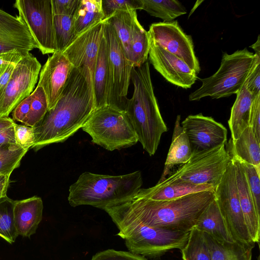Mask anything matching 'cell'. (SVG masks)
<instances>
[{"label": "cell", "mask_w": 260, "mask_h": 260, "mask_svg": "<svg viewBox=\"0 0 260 260\" xmlns=\"http://www.w3.org/2000/svg\"><path fill=\"white\" fill-rule=\"evenodd\" d=\"M10 175H0V199L7 196Z\"/></svg>", "instance_id": "bcb514c9"}, {"label": "cell", "mask_w": 260, "mask_h": 260, "mask_svg": "<svg viewBox=\"0 0 260 260\" xmlns=\"http://www.w3.org/2000/svg\"><path fill=\"white\" fill-rule=\"evenodd\" d=\"M80 0H51L53 15L74 16Z\"/></svg>", "instance_id": "b9f144b4"}, {"label": "cell", "mask_w": 260, "mask_h": 260, "mask_svg": "<svg viewBox=\"0 0 260 260\" xmlns=\"http://www.w3.org/2000/svg\"><path fill=\"white\" fill-rule=\"evenodd\" d=\"M226 144L192 153L187 162L166 179H179L193 184L207 185L215 188L220 182L230 159Z\"/></svg>", "instance_id": "ba28073f"}, {"label": "cell", "mask_w": 260, "mask_h": 260, "mask_svg": "<svg viewBox=\"0 0 260 260\" xmlns=\"http://www.w3.org/2000/svg\"><path fill=\"white\" fill-rule=\"evenodd\" d=\"M226 149L234 162L238 193L245 224L252 241L258 243L260 217L256 213L246 176L239 160L226 146Z\"/></svg>", "instance_id": "d6986e66"}, {"label": "cell", "mask_w": 260, "mask_h": 260, "mask_svg": "<svg viewBox=\"0 0 260 260\" xmlns=\"http://www.w3.org/2000/svg\"><path fill=\"white\" fill-rule=\"evenodd\" d=\"M28 150L17 144L8 143L0 147V175H10L18 168Z\"/></svg>", "instance_id": "836d02e7"}, {"label": "cell", "mask_w": 260, "mask_h": 260, "mask_svg": "<svg viewBox=\"0 0 260 260\" xmlns=\"http://www.w3.org/2000/svg\"><path fill=\"white\" fill-rule=\"evenodd\" d=\"M254 55V63L246 80L247 88L254 98L260 94V56Z\"/></svg>", "instance_id": "60d3db41"}, {"label": "cell", "mask_w": 260, "mask_h": 260, "mask_svg": "<svg viewBox=\"0 0 260 260\" xmlns=\"http://www.w3.org/2000/svg\"><path fill=\"white\" fill-rule=\"evenodd\" d=\"M35 48L38 45L20 17L0 9V57L25 55Z\"/></svg>", "instance_id": "2e32d148"}, {"label": "cell", "mask_w": 260, "mask_h": 260, "mask_svg": "<svg viewBox=\"0 0 260 260\" xmlns=\"http://www.w3.org/2000/svg\"><path fill=\"white\" fill-rule=\"evenodd\" d=\"M95 109L90 73L73 68L57 103L32 127L36 151L47 145L63 142L81 128Z\"/></svg>", "instance_id": "6da1fadb"}, {"label": "cell", "mask_w": 260, "mask_h": 260, "mask_svg": "<svg viewBox=\"0 0 260 260\" xmlns=\"http://www.w3.org/2000/svg\"><path fill=\"white\" fill-rule=\"evenodd\" d=\"M214 194L233 241L254 246L244 221L238 193L234 162L231 156L222 179L214 189Z\"/></svg>", "instance_id": "9c48e42d"}, {"label": "cell", "mask_w": 260, "mask_h": 260, "mask_svg": "<svg viewBox=\"0 0 260 260\" xmlns=\"http://www.w3.org/2000/svg\"><path fill=\"white\" fill-rule=\"evenodd\" d=\"M15 121L10 117H0V132L4 131L15 124Z\"/></svg>", "instance_id": "c3c4849f"}, {"label": "cell", "mask_w": 260, "mask_h": 260, "mask_svg": "<svg viewBox=\"0 0 260 260\" xmlns=\"http://www.w3.org/2000/svg\"><path fill=\"white\" fill-rule=\"evenodd\" d=\"M194 227L218 241L234 242L215 199L201 213Z\"/></svg>", "instance_id": "d4e9b609"}, {"label": "cell", "mask_w": 260, "mask_h": 260, "mask_svg": "<svg viewBox=\"0 0 260 260\" xmlns=\"http://www.w3.org/2000/svg\"><path fill=\"white\" fill-rule=\"evenodd\" d=\"M141 10L151 16L161 18L164 22L173 21L176 18L185 14V8L177 0H140Z\"/></svg>", "instance_id": "f546056e"}, {"label": "cell", "mask_w": 260, "mask_h": 260, "mask_svg": "<svg viewBox=\"0 0 260 260\" xmlns=\"http://www.w3.org/2000/svg\"><path fill=\"white\" fill-rule=\"evenodd\" d=\"M136 17H137L136 10L119 11L116 12L109 18L105 20L115 30L124 54L129 61L131 38L134 21Z\"/></svg>", "instance_id": "f1b7e54d"}, {"label": "cell", "mask_w": 260, "mask_h": 260, "mask_svg": "<svg viewBox=\"0 0 260 260\" xmlns=\"http://www.w3.org/2000/svg\"><path fill=\"white\" fill-rule=\"evenodd\" d=\"M14 7L43 54L57 51L51 0H16Z\"/></svg>", "instance_id": "30bf717a"}, {"label": "cell", "mask_w": 260, "mask_h": 260, "mask_svg": "<svg viewBox=\"0 0 260 260\" xmlns=\"http://www.w3.org/2000/svg\"><path fill=\"white\" fill-rule=\"evenodd\" d=\"M180 115H177L164 169L157 183L163 181L171 174V170L175 166L186 163L191 156L192 152L191 145L188 138L180 124Z\"/></svg>", "instance_id": "603a6c76"}, {"label": "cell", "mask_w": 260, "mask_h": 260, "mask_svg": "<svg viewBox=\"0 0 260 260\" xmlns=\"http://www.w3.org/2000/svg\"><path fill=\"white\" fill-rule=\"evenodd\" d=\"M214 199V189L167 201L133 197L104 211L110 216L132 219L151 227L190 231L201 213Z\"/></svg>", "instance_id": "7a4b0ae2"}, {"label": "cell", "mask_w": 260, "mask_h": 260, "mask_svg": "<svg viewBox=\"0 0 260 260\" xmlns=\"http://www.w3.org/2000/svg\"><path fill=\"white\" fill-rule=\"evenodd\" d=\"M105 20L98 22L76 36L62 51L74 68L88 70L93 78Z\"/></svg>", "instance_id": "5bb4252c"}, {"label": "cell", "mask_w": 260, "mask_h": 260, "mask_svg": "<svg viewBox=\"0 0 260 260\" xmlns=\"http://www.w3.org/2000/svg\"><path fill=\"white\" fill-rule=\"evenodd\" d=\"M31 98L24 125L34 127L44 117L48 110V103L42 87L37 85L30 94Z\"/></svg>", "instance_id": "e575fe53"}, {"label": "cell", "mask_w": 260, "mask_h": 260, "mask_svg": "<svg viewBox=\"0 0 260 260\" xmlns=\"http://www.w3.org/2000/svg\"><path fill=\"white\" fill-rule=\"evenodd\" d=\"M105 20L119 11L141 10L140 0H102Z\"/></svg>", "instance_id": "74e56055"}, {"label": "cell", "mask_w": 260, "mask_h": 260, "mask_svg": "<svg viewBox=\"0 0 260 260\" xmlns=\"http://www.w3.org/2000/svg\"><path fill=\"white\" fill-rule=\"evenodd\" d=\"M14 202L7 196L0 199V237L10 244L18 236L14 221Z\"/></svg>", "instance_id": "d6a6232c"}, {"label": "cell", "mask_w": 260, "mask_h": 260, "mask_svg": "<svg viewBox=\"0 0 260 260\" xmlns=\"http://www.w3.org/2000/svg\"><path fill=\"white\" fill-rule=\"evenodd\" d=\"M249 126L257 141L260 143V94L255 96L252 103Z\"/></svg>", "instance_id": "7bdbcfd3"}, {"label": "cell", "mask_w": 260, "mask_h": 260, "mask_svg": "<svg viewBox=\"0 0 260 260\" xmlns=\"http://www.w3.org/2000/svg\"><path fill=\"white\" fill-rule=\"evenodd\" d=\"M24 55L20 54H13L6 56L0 57V64L11 62L17 63Z\"/></svg>", "instance_id": "7dc6e473"}, {"label": "cell", "mask_w": 260, "mask_h": 260, "mask_svg": "<svg viewBox=\"0 0 260 260\" xmlns=\"http://www.w3.org/2000/svg\"><path fill=\"white\" fill-rule=\"evenodd\" d=\"M259 35L257 37V40L255 43L250 46L255 51V54L260 56V39Z\"/></svg>", "instance_id": "681fc988"}, {"label": "cell", "mask_w": 260, "mask_h": 260, "mask_svg": "<svg viewBox=\"0 0 260 260\" xmlns=\"http://www.w3.org/2000/svg\"><path fill=\"white\" fill-rule=\"evenodd\" d=\"M131 79L134 85L132 97L126 100L125 111L143 149L154 155L161 137L168 127L161 115L153 91L148 61L133 67Z\"/></svg>", "instance_id": "3957f363"}, {"label": "cell", "mask_w": 260, "mask_h": 260, "mask_svg": "<svg viewBox=\"0 0 260 260\" xmlns=\"http://www.w3.org/2000/svg\"><path fill=\"white\" fill-rule=\"evenodd\" d=\"M104 37L108 46L112 81L111 105L124 110L133 67L126 57L115 30L106 21Z\"/></svg>", "instance_id": "4fadbf2b"}, {"label": "cell", "mask_w": 260, "mask_h": 260, "mask_svg": "<svg viewBox=\"0 0 260 260\" xmlns=\"http://www.w3.org/2000/svg\"><path fill=\"white\" fill-rule=\"evenodd\" d=\"M81 128L93 143L109 151L129 147L138 142L125 111L112 105L94 109Z\"/></svg>", "instance_id": "8992f818"}, {"label": "cell", "mask_w": 260, "mask_h": 260, "mask_svg": "<svg viewBox=\"0 0 260 260\" xmlns=\"http://www.w3.org/2000/svg\"><path fill=\"white\" fill-rule=\"evenodd\" d=\"M237 159L239 160L246 176L256 213L260 217V175L257 173L253 166Z\"/></svg>", "instance_id": "8d00e7d4"}, {"label": "cell", "mask_w": 260, "mask_h": 260, "mask_svg": "<svg viewBox=\"0 0 260 260\" xmlns=\"http://www.w3.org/2000/svg\"><path fill=\"white\" fill-rule=\"evenodd\" d=\"M215 188L207 185H196L179 179H165L160 183L148 188H140L134 196L156 201L175 200L182 197Z\"/></svg>", "instance_id": "44dd1931"}, {"label": "cell", "mask_w": 260, "mask_h": 260, "mask_svg": "<svg viewBox=\"0 0 260 260\" xmlns=\"http://www.w3.org/2000/svg\"><path fill=\"white\" fill-rule=\"evenodd\" d=\"M73 67L62 52L57 51L48 57L41 69L38 85L43 87L52 108L61 95Z\"/></svg>", "instance_id": "ac0fdd59"}, {"label": "cell", "mask_w": 260, "mask_h": 260, "mask_svg": "<svg viewBox=\"0 0 260 260\" xmlns=\"http://www.w3.org/2000/svg\"><path fill=\"white\" fill-rule=\"evenodd\" d=\"M14 124L0 132V147L8 143L17 144L15 137Z\"/></svg>", "instance_id": "f6af8a7d"}, {"label": "cell", "mask_w": 260, "mask_h": 260, "mask_svg": "<svg viewBox=\"0 0 260 260\" xmlns=\"http://www.w3.org/2000/svg\"><path fill=\"white\" fill-rule=\"evenodd\" d=\"M41 64L29 52L16 64L6 86L0 91V117H8L14 108L32 92Z\"/></svg>", "instance_id": "8fae6325"}, {"label": "cell", "mask_w": 260, "mask_h": 260, "mask_svg": "<svg viewBox=\"0 0 260 260\" xmlns=\"http://www.w3.org/2000/svg\"><path fill=\"white\" fill-rule=\"evenodd\" d=\"M14 131L16 142L19 146L27 150L32 148L35 141L34 132L32 127L15 123Z\"/></svg>", "instance_id": "f35d334b"}, {"label": "cell", "mask_w": 260, "mask_h": 260, "mask_svg": "<svg viewBox=\"0 0 260 260\" xmlns=\"http://www.w3.org/2000/svg\"><path fill=\"white\" fill-rule=\"evenodd\" d=\"M203 233L210 247L212 260H251L252 250L254 246L235 242H221Z\"/></svg>", "instance_id": "4316f807"}, {"label": "cell", "mask_w": 260, "mask_h": 260, "mask_svg": "<svg viewBox=\"0 0 260 260\" xmlns=\"http://www.w3.org/2000/svg\"><path fill=\"white\" fill-rule=\"evenodd\" d=\"M16 64L11 62L0 64V91L6 86Z\"/></svg>", "instance_id": "ee69618b"}, {"label": "cell", "mask_w": 260, "mask_h": 260, "mask_svg": "<svg viewBox=\"0 0 260 260\" xmlns=\"http://www.w3.org/2000/svg\"><path fill=\"white\" fill-rule=\"evenodd\" d=\"M43 210V203L40 197L34 196L15 201L14 217L18 236L30 237L36 232L42 219Z\"/></svg>", "instance_id": "7402d4cb"}, {"label": "cell", "mask_w": 260, "mask_h": 260, "mask_svg": "<svg viewBox=\"0 0 260 260\" xmlns=\"http://www.w3.org/2000/svg\"><path fill=\"white\" fill-rule=\"evenodd\" d=\"M149 46L150 62L168 82L184 89L196 82L197 74L184 61L159 46L150 42Z\"/></svg>", "instance_id": "e0dca14e"}, {"label": "cell", "mask_w": 260, "mask_h": 260, "mask_svg": "<svg viewBox=\"0 0 260 260\" xmlns=\"http://www.w3.org/2000/svg\"><path fill=\"white\" fill-rule=\"evenodd\" d=\"M236 94L228 121L232 142L237 140L249 126L250 109L254 99L247 88L246 81Z\"/></svg>", "instance_id": "cb8c5ba5"}, {"label": "cell", "mask_w": 260, "mask_h": 260, "mask_svg": "<svg viewBox=\"0 0 260 260\" xmlns=\"http://www.w3.org/2000/svg\"><path fill=\"white\" fill-rule=\"evenodd\" d=\"M57 51L62 52L74 38L73 16L53 15Z\"/></svg>", "instance_id": "d590c367"}, {"label": "cell", "mask_w": 260, "mask_h": 260, "mask_svg": "<svg viewBox=\"0 0 260 260\" xmlns=\"http://www.w3.org/2000/svg\"><path fill=\"white\" fill-rule=\"evenodd\" d=\"M110 217L119 230L117 235L125 240L128 250L143 256L156 257L170 250L182 249L190 232L151 227L123 217Z\"/></svg>", "instance_id": "5b68a950"}, {"label": "cell", "mask_w": 260, "mask_h": 260, "mask_svg": "<svg viewBox=\"0 0 260 260\" xmlns=\"http://www.w3.org/2000/svg\"><path fill=\"white\" fill-rule=\"evenodd\" d=\"M90 260H147L144 256L131 252L107 249L94 255Z\"/></svg>", "instance_id": "ab89813d"}, {"label": "cell", "mask_w": 260, "mask_h": 260, "mask_svg": "<svg viewBox=\"0 0 260 260\" xmlns=\"http://www.w3.org/2000/svg\"><path fill=\"white\" fill-rule=\"evenodd\" d=\"M255 55L247 48L232 54L223 53L218 70L211 76L200 79L201 87L189 95L190 101L210 96L219 99L237 94L246 81L253 66Z\"/></svg>", "instance_id": "52a82bcc"}, {"label": "cell", "mask_w": 260, "mask_h": 260, "mask_svg": "<svg viewBox=\"0 0 260 260\" xmlns=\"http://www.w3.org/2000/svg\"><path fill=\"white\" fill-rule=\"evenodd\" d=\"M195 153L214 148L227 141L228 131L212 117L202 113L188 115L181 123Z\"/></svg>", "instance_id": "9a60e30c"}, {"label": "cell", "mask_w": 260, "mask_h": 260, "mask_svg": "<svg viewBox=\"0 0 260 260\" xmlns=\"http://www.w3.org/2000/svg\"><path fill=\"white\" fill-rule=\"evenodd\" d=\"M260 143L256 140L250 126H248L239 137L232 142L230 139L226 144L239 159L253 166L260 175Z\"/></svg>", "instance_id": "484cf974"}, {"label": "cell", "mask_w": 260, "mask_h": 260, "mask_svg": "<svg viewBox=\"0 0 260 260\" xmlns=\"http://www.w3.org/2000/svg\"><path fill=\"white\" fill-rule=\"evenodd\" d=\"M149 47L148 31L136 17L133 23L130 43L129 61L133 67H140L147 61Z\"/></svg>", "instance_id": "4dcf8cb0"}, {"label": "cell", "mask_w": 260, "mask_h": 260, "mask_svg": "<svg viewBox=\"0 0 260 260\" xmlns=\"http://www.w3.org/2000/svg\"><path fill=\"white\" fill-rule=\"evenodd\" d=\"M95 109L111 105L112 81L106 40L102 38L98 53L93 78Z\"/></svg>", "instance_id": "ffe728a7"}, {"label": "cell", "mask_w": 260, "mask_h": 260, "mask_svg": "<svg viewBox=\"0 0 260 260\" xmlns=\"http://www.w3.org/2000/svg\"><path fill=\"white\" fill-rule=\"evenodd\" d=\"M180 250L183 260H212L203 233L195 227L190 230L187 242Z\"/></svg>", "instance_id": "1f68e13d"}, {"label": "cell", "mask_w": 260, "mask_h": 260, "mask_svg": "<svg viewBox=\"0 0 260 260\" xmlns=\"http://www.w3.org/2000/svg\"><path fill=\"white\" fill-rule=\"evenodd\" d=\"M104 20L102 0H80L73 16L74 38L94 23Z\"/></svg>", "instance_id": "83f0119b"}, {"label": "cell", "mask_w": 260, "mask_h": 260, "mask_svg": "<svg viewBox=\"0 0 260 260\" xmlns=\"http://www.w3.org/2000/svg\"><path fill=\"white\" fill-rule=\"evenodd\" d=\"M142 184L140 171L117 176L85 172L70 186L68 199L72 207L89 205L104 210L133 197Z\"/></svg>", "instance_id": "277c9868"}, {"label": "cell", "mask_w": 260, "mask_h": 260, "mask_svg": "<svg viewBox=\"0 0 260 260\" xmlns=\"http://www.w3.org/2000/svg\"><path fill=\"white\" fill-rule=\"evenodd\" d=\"M148 34L150 43L184 61L197 74L200 73L192 38L184 32L177 20L152 23Z\"/></svg>", "instance_id": "7c38bea8"}]
</instances>
